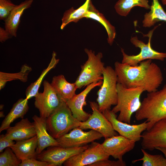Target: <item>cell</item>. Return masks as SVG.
Masks as SVG:
<instances>
[{
    "mask_svg": "<svg viewBox=\"0 0 166 166\" xmlns=\"http://www.w3.org/2000/svg\"><path fill=\"white\" fill-rule=\"evenodd\" d=\"M91 0H86L84 3L76 9L72 7L64 13L61 19V30L69 23L77 22L83 18L84 16L88 10Z\"/></svg>",
    "mask_w": 166,
    "mask_h": 166,
    "instance_id": "d4e9b609",
    "label": "cell"
},
{
    "mask_svg": "<svg viewBox=\"0 0 166 166\" xmlns=\"http://www.w3.org/2000/svg\"><path fill=\"white\" fill-rule=\"evenodd\" d=\"M139 63L132 66L116 62L114 70L117 83L127 88L142 87L148 93L158 90L163 80L160 67L151 59Z\"/></svg>",
    "mask_w": 166,
    "mask_h": 166,
    "instance_id": "6da1fadb",
    "label": "cell"
},
{
    "mask_svg": "<svg viewBox=\"0 0 166 166\" xmlns=\"http://www.w3.org/2000/svg\"><path fill=\"white\" fill-rule=\"evenodd\" d=\"M155 28L149 31L146 35L149 37L148 43L145 44L139 40L136 36L131 38L130 42L135 47L140 49V52L136 55H128L125 53L124 49L121 48V51L123 55L121 63L135 66L141 61L148 59H156L160 61L164 60L166 58V53L157 51L153 49L151 46V39Z\"/></svg>",
    "mask_w": 166,
    "mask_h": 166,
    "instance_id": "52a82bcc",
    "label": "cell"
},
{
    "mask_svg": "<svg viewBox=\"0 0 166 166\" xmlns=\"http://www.w3.org/2000/svg\"><path fill=\"white\" fill-rule=\"evenodd\" d=\"M102 82L103 80H101L87 85L84 90L78 94H75L66 102L73 117L79 121H85L89 118L90 114L84 111L83 109L84 106L86 105V97L93 89L101 85Z\"/></svg>",
    "mask_w": 166,
    "mask_h": 166,
    "instance_id": "2e32d148",
    "label": "cell"
},
{
    "mask_svg": "<svg viewBox=\"0 0 166 166\" xmlns=\"http://www.w3.org/2000/svg\"><path fill=\"white\" fill-rule=\"evenodd\" d=\"M33 0H26L16 5L5 22V29L12 37H16L20 19L24 10L31 7Z\"/></svg>",
    "mask_w": 166,
    "mask_h": 166,
    "instance_id": "d6986e66",
    "label": "cell"
},
{
    "mask_svg": "<svg viewBox=\"0 0 166 166\" xmlns=\"http://www.w3.org/2000/svg\"><path fill=\"white\" fill-rule=\"evenodd\" d=\"M15 143L14 140L6 137L5 135L1 134L0 136V152H3V150L7 147H10Z\"/></svg>",
    "mask_w": 166,
    "mask_h": 166,
    "instance_id": "836d02e7",
    "label": "cell"
},
{
    "mask_svg": "<svg viewBox=\"0 0 166 166\" xmlns=\"http://www.w3.org/2000/svg\"><path fill=\"white\" fill-rule=\"evenodd\" d=\"M138 6L149 10L151 6L148 0H119L115 4L114 8L119 15L126 16L134 7Z\"/></svg>",
    "mask_w": 166,
    "mask_h": 166,
    "instance_id": "4316f807",
    "label": "cell"
},
{
    "mask_svg": "<svg viewBox=\"0 0 166 166\" xmlns=\"http://www.w3.org/2000/svg\"><path fill=\"white\" fill-rule=\"evenodd\" d=\"M89 146L87 145L75 148L50 146L38 154L37 159L46 162L49 166H61L68 159L86 149Z\"/></svg>",
    "mask_w": 166,
    "mask_h": 166,
    "instance_id": "30bf717a",
    "label": "cell"
},
{
    "mask_svg": "<svg viewBox=\"0 0 166 166\" xmlns=\"http://www.w3.org/2000/svg\"><path fill=\"white\" fill-rule=\"evenodd\" d=\"M155 149L158 150L162 152L164 154L166 159V148L163 147H157Z\"/></svg>",
    "mask_w": 166,
    "mask_h": 166,
    "instance_id": "d590c367",
    "label": "cell"
},
{
    "mask_svg": "<svg viewBox=\"0 0 166 166\" xmlns=\"http://www.w3.org/2000/svg\"><path fill=\"white\" fill-rule=\"evenodd\" d=\"M84 18L94 19L100 23L104 27L107 33L108 43L110 45L113 44L116 35L115 28L102 14L96 9L91 1L88 10L84 16L83 18Z\"/></svg>",
    "mask_w": 166,
    "mask_h": 166,
    "instance_id": "603a6c76",
    "label": "cell"
},
{
    "mask_svg": "<svg viewBox=\"0 0 166 166\" xmlns=\"http://www.w3.org/2000/svg\"><path fill=\"white\" fill-rule=\"evenodd\" d=\"M21 162L10 147L6 148L0 154V166H19Z\"/></svg>",
    "mask_w": 166,
    "mask_h": 166,
    "instance_id": "f546056e",
    "label": "cell"
},
{
    "mask_svg": "<svg viewBox=\"0 0 166 166\" xmlns=\"http://www.w3.org/2000/svg\"><path fill=\"white\" fill-rule=\"evenodd\" d=\"M46 122L49 133L56 139L79 127L81 122L73 117L66 102L63 100L46 118Z\"/></svg>",
    "mask_w": 166,
    "mask_h": 166,
    "instance_id": "277c9868",
    "label": "cell"
},
{
    "mask_svg": "<svg viewBox=\"0 0 166 166\" xmlns=\"http://www.w3.org/2000/svg\"><path fill=\"white\" fill-rule=\"evenodd\" d=\"M36 159L32 158L22 160L19 166H49L46 162Z\"/></svg>",
    "mask_w": 166,
    "mask_h": 166,
    "instance_id": "d6a6232c",
    "label": "cell"
},
{
    "mask_svg": "<svg viewBox=\"0 0 166 166\" xmlns=\"http://www.w3.org/2000/svg\"><path fill=\"white\" fill-rule=\"evenodd\" d=\"M117 103L112 111L115 113L119 112L118 120L130 124L132 115L141 105L140 97L145 90L142 87L127 88L117 83Z\"/></svg>",
    "mask_w": 166,
    "mask_h": 166,
    "instance_id": "3957f363",
    "label": "cell"
},
{
    "mask_svg": "<svg viewBox=\"0 0 166 166\" xmlns=\"http://www.w3.org/2000/svg\"><path fill=\"white\" fill-rule=\"evenodd\" d=\"M56 53L53 51L51 61L47 67L43 70L38 78L34 82L31 83L27 88L26 91V98L29 100L35 97L38 93L39 89L42 80L46 74L52 69L54 68L59 61L56 57Z\"/></svg>",
    "mask_w": 166,
    "mask_h": 166,
    "instance_id": "484cf974",
    "label": "cell"
},
{
    "mask_svg": "<svg viewBox=\"0 0 166 166\" xmlns=\"http://www.w3.org/2000/svg\"><path fill=\"white\" fill-rule=\"evenodd\" d=\"M163 5H166V0H160Z\"/></svg>",
    "mask_w": 166,
    "mask_h": 166,
    "instance_id": "74e56055",
    "label": "cell"
},
{
    "mask_svg": "<svg viewBox=\"0 0 166 166\" xmlns=\"http://www.w3.org/2000/svg\"><path fill=\"white\" fill-rule=\"evenodd\" d=\"M5 115L4 114V113L3 112H0V117L1 118H2L4 117L5 116Z\"/></svg>",
    "mask_w": 166,
    "mask_h": 166,
    "instance_id": "8d00e7d4",
    "label": "cell"
},
{
    "mask_svg": "<svg viewBox=\"0 0 166 166\" xmlns=\"http://www.w3.org/2000/svg\"><path fill=\"white\" fill-rule=\"evenodd\" d=\"M141 150L143 153V157L133 160L132 163L142 161V166H166V159L162 155H152L148 153L142 148Z\"/></svg>",
    "mask_w": 166,
    "mask_h": 166,
    "instance_id": "f1b7e54d",
    "label": "cell"
},
{
    "mask_svg": "<svg viewBox=\"0 0 166 166\" xmlns=\"http://www.w3.org/2000/svg\"><path fill=\"white\" fill-rule=\"evenodd\" d=\"M135 118L137 121L146 120L149 124L146 130L157 122L166 119V84L160 90L148 93L136 112Z\"/></svg>",
    "mask_w": 166,
    "mask_h": 166,
    "instance_id": "7a4b0ae2",
    "label": "cell"
},
{
    "mask_svg": "<svg viewBox=\"0 0 166 166\" xmlns=\"http://www.w3.org/2000/svg\"><path fill=\"white\" fill-rule=\"evenodd\" d=\"M136 142L121 135L105 138L101 144L105 152L115 159L123 160V156L132 150Z\"/></svg>",
    "mask_w": 166,
    "mask_h": 166,
    "instance_id": "9a60e30c",
    "label": "cell"
},
{
    "mask_svg": "<svg viewBox=\"0 0 166 166\" xmlns=\"http://www.w3.org/2000/svg\"><path fill=\"white\" fill-rule=\"evenodd\" d=\"M126 162L123 160H111L108 159L100 160L94 163L89 166H125Z\"/></svg>",
    "mask_w": 166,
    "mask_h": 166,
    "instance_id": "1f68e13d",
    "label": "cell"
},
{
    "mask_svg": "<svg viewBox=\"0 0 166 166\" xmlns=\"http://www.w3.org/2000/svg\"><path fill=\"white\" fill-rule=\"evenodd\" d=\"M152 0L150 10L144 14L142 22L143 26L145 27H150L159 21L166 22V12L158 0Z\"/></svg>",
    "mask_w": 166,
    "mask_h": 166,
    "instance_id": "cb8c5ba5",
    "label": "cell"
},
{
    "mask_svg": "<svg viewBox=\"0 0 166 166\" xmlns=\"http://www.w3.org/2000/svg\"><path fill=\"white\" fill-rule=\"evenodd\" d=\"M85 52L88 58L81 65V70L75 83L77 89L87 86L91 83L103 80L102 73L105 68L104 64L101 61L103 54L99 52L95 54L94 51L85 48Z\"/></svg>",
    "mask_w": 166,
    "mask_h": 166,
    "instance_id": "5b68a950",
    "label": "cell"
},
{
    "mask_svg": "<svg viewBox=\"0 0 166 166\" xmlns=\"http://www.w3.org/2000/svg\"><path fill=\"white\" fill-rule=\"evenodd\" d=\"M10 34L5 29L0 27V41L1 42H5L7 39L12 38Z\"/></svg>",
    "mask_w": 166,
    "mask_h": 166,
    "instance_id": "e575fe53",
    "label": "cell"
},
{
    "mask_svg": "<svg viewBox=\"0 0 166 166\" xmlns=\"http://www.w3.org/2000/svg\"><path fill=\"white\" fill-rule=\"evenodd\" d=\"M6 130V137L16 141L29 139L36 135L33 123L27 118L22 119L14 126H10Z\"/></svg>",
    "mask_w": 166,
    "mask_h": 166,
    "instance_id": "ac0fdd59",
    "label": "cell"
},
{
    "mask_svg": "<svg viewBox=\"0 0 166 166\" xmlns=\"http://www.w3.org/2000/svg\"><path fill=\"white\" fill-rule=\"evenodd\" d=\"M103 113L116 131L120 135L136 142L140 140L142 132L146 130L148 126L146 121L138 124L132 125L121 121L117 119L116 113L110 109L105 110Z\"/></svg>",
    "mask_w": 166,
    "mask_h": 166,
    "instance_id": "7c38bea8",
    "label": "cell"
},
{
    "mask_svg": "<svg viewBox=\"0 0 166 166\" xmlns=\"http://www.w3.org/2000/svg\"><path fill=\"white\" fill-rule=\"evenodd\" d=\"M43 85V91L38 92L34 97V104L40 116L46 119L60 105L62 100L48 81H44Z\"/></svg>",
    "mask_w": 166,
    "mask_h": 166,
    "instance_id": "9c48e42d",
    "label": "cell"
},
{
    "mask_svg": "<svg viewBox=\"0 0 166 166\" xmlns=\"http://www.w3.org/2000/svg\"><path fill=\"white\" fill-rule=\"evenodd\" d=\"M32 119L37 139L36 150L37 155L47 148L59 146L56 139L53 138L47 130L46 118L34 115Z\"/></svg>",
    "mask_w": 166,
    "mask_h": 166,
    "instance_id": "e0dca14e",
    "label": "cell"
},
{
    "mask_svg": "<svg viewBox=\"0 0 166 166\" xmlns=\"http://www.w3.org/2000/svg\"><path fill=\"white\" fill-rule=\"evenodd\" d=\"M141 146L145 150L152 151L157 147L166 148V119L156 123L141 135Z\"/></svg>",
    "mask_w": 166,
    "mask_h": 166,
    "instance_id": "5bb4252c",
    "label": "cell"
},
{
    "mask_svg": "<svg viewBox=\"0 0 166 166\" xmlns=\"http://www.w3.org/2000/svg\"><path fill=\"white\" fill-rule=\"evenodd\" d=\"M28 100L21 98L14 103L10 112L2 121L0 127V132L6 130L16 119L23 118L28 111Z\"/></svg>",
    "mask_w": 166,
    "mask_h": 166,
    "instance_id": "7402d4cb",
    "label": "cell"
},
{
    "mask_svg": "<svg viewBox=\"0 0 166 166\" xmlns=\"http://www.w3.org/2000/svg\"><path fill=\"white\" fill-rule=\"evenodd\" d=\"M109 156L105 152L101 144L94 141L86 149L66 160L63 165L65 166H89L97 161L109 159Z\"/></svg>",
    "mask_w": 166,
    "mask_h": 166,
    "instance_id": "8fae6325",
    "label": "cell"
},
{
    "mask_svg": "<svg viewBox=\"0 0 166 166\" xmlns=\"http://www.w3.org/2000/svg\"><path fill=\"white\" fill-rule=\"evenodd\" d=\"M16 6L10 0H0V19L5 21Z\"/></svg>",
    "mask_w": 166,
    "mask_h": 166,
    "instance_id": "4dcf8cb0",
    "label": "cell"
},
{
    "mask_svg": "<svg viewBox=\"0 0 166 166\" xmlns=\"http://www.w3.org/2000/svg\"><path fill=\"white\" fill-rule=\"evenodd\" d=\"M89 104L92 113L86 121L81 122L79 127L82 129H90L97 131L105 138L118 135L110 122L99 110L97 103L90 101Z\"/></svg>",
    "mask_w": 166,
    "mask_h": 166,
    "instance_id": "ba28073f",
    "label": "cell"
},
{
    "mask_svg": "<svg viewBox=\"0 0 166 166\" xmlns=\"http://www.w3.org/2000/svg\"><path fill=\"white\" fill-rule=\"evenodd\" d=\"M102 83L97 92V101L100 111L110 109L117 103V75L114 69L110 66L105 67L103 71Z\"/></svg>",
    "mask_w": 166,
    "mask_h": 166,
    "instance_id": "8992f818",
    "label": "cell"
},
{
    "mask_svg": "<svg viewBox=\"0 0 166 166\" xmlns=\"http://www.w3.org/2000/svg\"><path fill=\"white\" fill-rule=\"evenodd\" d=\"M50 84L60 98L66 102L76 94L77 89L75 82H68L63 75L54 76Z\"/></svg>",
    "mask_w": 166,
    "mask_h": 166,
    "instance_id": "44dd1931",
    "label": "cell"
},
{
    "mask_svg": "<svg viewBox=\"0 0 166 166\" xmlns=\"http://www.w3.org/2000/svg\"><path fill=\"white\" fill-rule=\"evenodd\" d=\"M79 127L75 128L57 139L59 146L65 148L78 147L103 137L101 133L94 130L84 132Z\"/></svg>",
    "mask_w": 166,
    "mask_h": 166,
    "instance_id": "4fadbf2b",
    "label": "cell"
},
{
    "mask_svg": "<svg viewBox=\"0 0 166 166\" xmlns=\"http://www.w3.org/2000/svg\"><path fill=\"white\" fill-rule=\"evenodd\" d=\"M32 70L30 67L25 64L21 67L20 71L16 73H8L0 72V89L1 90L5 86L6 83L13 80H19L25 82L27 81L28 76Z\"/></svg>",
    "mask_w": 166,
    "mask_h": 166,
    "instance_id": "83f0119b",
    "label": "cell"
},
{
    "mask_svg": "<svg viewBox=\"0 0 166 166\" xmlns=\"http://www.w3.org/2000/svg\"><path fill=\"white\" fill-rule=\"evenodd\" d=\"M37 145L36 135L29 139L17 141L10 148L17 157L22 160L32 158L37 159Z\"/></svg>",
    "mask_w": 166,
    "mask_h": 166,
    "instance_id": "ffe728a7",
    "label": "cell"
}]
</instances>
